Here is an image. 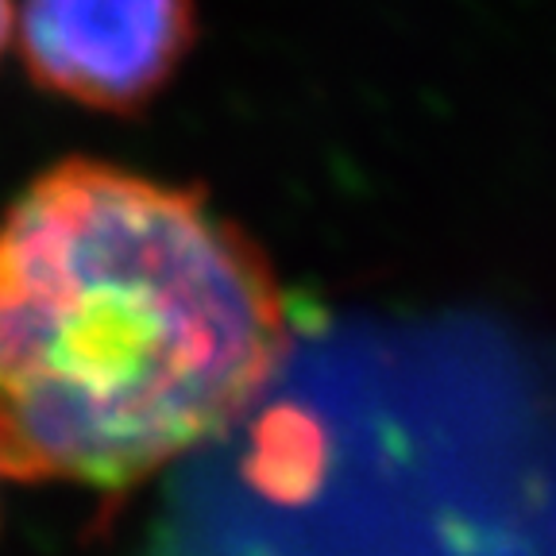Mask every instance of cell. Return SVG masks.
Wrapping results in <instances>:
<instances>
[{
    "label": "cell",
    "mask_w": 556,
    "mask_h": 556,
    "mask_svg": "<svg viewBox=\"0 0 556 556\" xmlns=\"http://www.w3.org/2000/svg\"><path fill=\"white\" fill-rule=\"evenodd\" d=\"M12 31H16V0H0V54L12 43Z\"/></svg>",
    "instance_id": "3957f363"
},
{
    "label": "cell",
    "mask_w": 556,
    "mask_h": 556,
    "mask_svg": "<svg viewBox=\"0 0 556 556\" xmlns=\"http://www.w3.org/2000/svg\"><path fill=\"white\" fill-rule=\"evenodd\" d=\"M198 31V0H20L12 39L35 89L136 116L178 78Z\"/></svg>",
    "instance_id": "7a4b0ae2"
},
{
    "label": "cell",
    "mask_w": 556,
    "mask_h": 556,
    "mask_svg": "<svg viewBox=\"0 0 556 556\" xmlns=\"http://www.w3.org/2000/svg\"><path fill=\"white\" fill-rule=\"evenodd\" d=\"M287 356L267 252L201 186L70 155L0 213L4 476L131 491L232 433Z\"/></svg>",
    "instance_id": "6da1fadb"
}]
</instances>
